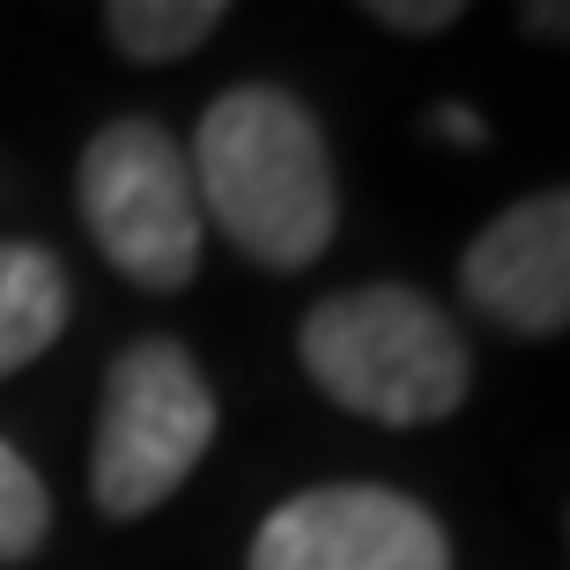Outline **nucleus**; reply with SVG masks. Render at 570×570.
Returning a JSON list of instances; mask_svg holds the SVG:
<instances>
[{"mask_svg": "<svg viewBox=\"0 0 570 570\" xmlns=\"http://www.w3.org/2000/svg\"><path fill=\"white\" fill-rule=\"evenodd\" d=\"M296 356L334 407L371 415L385 430L444 423L474 379V356H466L452 312H438L423 289H401V282H363V289L312 304Z\"/></svg>", "mask_w": 570, "mask_h": 570, "instance_id": "f03ea898", "label": "nucleus"}, {"mask_svg": "<svg viewBox=\"0 0 570 570\" xmlns=\"http://www.w3.org/2000/svg\"><path fill=\"white\" fill-rule=\"evenodd\" d=\"M75 200L97 237V253L148 296L186 289L200 267V193H193L186 148L170 141L156 119H111L89 134Z\"/></svg>", "mask_w": 570, "mask_h": 570, "instance_id": "7ed1b4c3", "label": "nucleus"}, {"mask_svg": "<svg viewBox=\"0 0 570 570\" xmlns=\"http://www.w3.org/2000/svg\"><path fill=\"white\" fill-rule=\"evenodd\" d=\"M466 312L511 341H549L570 326V186L511 200L460 253Z\"/></svg>", "mask_w": 570, "mask_h": 570, "instance_id": "423d86ee", "label": "nucleus"}, {"mask_svg": "<svg viewBox=\"0 0 570 570\" xmlns=\"http://www.w3.org/2000/svg\"><path fill=\"white\" fill-rule=\"evenodd\" d=\"M215 444V393L200 363L178 341L148 334L119 348L105 371V407H97V452H89V489L105 519H141L164 497H178L200 452Z\"/></svg>", "mask_w": 570, "mask_h": 570, "instance_id": "20e7f679", "label": "nucleus"}, {"mask_svg": "<svg viewBox=\"0 0 570 570\" xmlns=\"http://www.w3.org/2000/svg\"><path fill=\"white\" fill-rule=\"evenodd\" d=\"M67 334V275L45 245H0V379H16Z\"/></svg>", "mask_w": 570, "mask_h": 570, "instance_id": "0eeeda50", "label": "nucleus"}, {"mask_svg": "<svg viewBox=\"0 0 570 570\" xmlns=\"http://www.w3.org/2000/svg\"><path fill=\"white\" fill-rule=\"evenodd\" d=\"M519 30L541 45H570V0H533L527 16H519Z\"/></svg>", "mask_w": 570, "mask_h": 570, "instance_id": "9b49d317", "label": "nucleus"}, {"mask_svg": "<svg viewBox=\"0 0 570 570\" xmlns=\"http://www.w3.org/2000/svg\"><path fill=\"white\" fill-rule=\"evenodd\" d=\"M245 570H452V541L401 489L334 482L267 511Z\"/></svg>", "mask_w": 570, "mask_h": 570, "instance_id": "39448f33", "label": "nucleus"}, {"mask_svg": "<svg viewBox=\"0 0 570 570\" xmlns=\"http://www.w3.org/2000/svg\"><path fill=\"white\" fill-rule=\"evenodd\" d=\"M363 16L385 22V30H407V38H438V30H452L466 8L460 0H371Z\"/></svg>", "mask_w": 570, "mask_h": 570, "instance_id": "9d476101", "label": "nucleus"}, {"mask_svg": "<svg viewBox=\"0 0 570 570\" xmlns=\"http://www.w3.org/2000/svg\"><path fill=\"white\" fill-rule=\"evenodd\" d=\"M105 30L111 45L141 67H164V60H186L223 30V0H111L105 8Z\"/></svg>", "mask_w": 570, "mask_h": 570, "instance_id": "6e6552de", "label": "nucleus"}, {"mask_svg": "<svg viewBox=\"0 0 570 570\" xmlns=\"http://www.w3.org/2000/svg\"><path fill=\"white\" fill-rule=\"evenodd\" d=\"M438 134H444V141H482V119H474V111H460V105H444L438 111Z\"/></svg>", "mask_w": 570, "mask_h": 570, "instance_id": "f8f14e48", "label": "nucleus"}, {"mask_svg": "<svg viewBox=\"0 0 570 570\" xmlns=\"http://www.w3.org/2000/svg\"><path fill=\"white\" fill-rule=\"evenodd\" d=\"M200 223H223L253 267L296 275L334 245V156L312 105L275 82H237L200 111L186 148Z\"/></svg>", "mask_w": 570, "mask_h": 570, "instance_id": "f257e3e1", "label": "nucleus"}, {"mask_svg": "<svg viewBox=\"0 0 570 570\" xmlns=\"http://www.w3.org/2000/svg\"><path fill=\"white\" fill-rule=\"evenodd\" d=\"M45 533H52V497H45V482L30 474V460L0 438V563L38 556Z\"/></svg>", "mask_w": 570, "mask_h": 570, "instance_id": "1a4fd4ad", "label": "nucleus"}]
</instances>
